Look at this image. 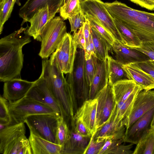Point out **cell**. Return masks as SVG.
<instances>
[{"instance_id":"cell-1","label":"cell","mask_w":154,"mask_h":154,"mask_svg":"<svg viewBox=\"0 0 154 154\" xmlns=\"http://www.w3.org/2000/svg\"><path fill=\"white\" fill-rule=\"evenodd\" d=\"M27 27L20 28L0 40V81L20 78L23 67V47L31 42Z\"/></svg>"},{"instance_id":"cell-2","label":"cell","mask_w":154,"mask_h":154,"mask_svg":"<svg viewBox=\"0 0 154 154\" xmlns=\"http://www.w3.org/2000/svg\"><path fill=\"white\" fill-rule=\"evenodd\" d=\"M104 4L112 18L128 26L142 43L154 42V13L133 9L117 0Z\"/></svg>"},{"instance_id":"cell-3","label":"cell","mask_w":154,"mask_h":154,"mask_svg":"<svg viewBox=\"0 0 154 154\" xmlns=\"http://www.w3.org/2000/svg\"><path fill=\"white\" fill-rule=\"evenodd\" d=\"M41 74L59 107L60 116L67 122V119L73 117L78 108L63 73L51 65L47 58L42 60Z\"/></svg>"},{"instance_id":"cell-4","label":"cell","mask_w":154,"mask_h":154,"mask_svg":"<svg viewBox=\"0 0 154 154\" xmlns=\"http://www.w3.org/2000/svg\"><path fill=\"white\" fill-rule=\"evenodd\" d=\"M24 122L12 124L0 130V153L3 154H32L26 137Z\"/></svg>"},{"instance_id":"cell-5","label":"cell","mask_w":154,"mask_h":154,"mask_svg":"<svg viewBox=\"0 0 154 154\" xmlns=\"http://www.w3.org/2000/svg\"><path fill=\"white\" fill-rule=\"evenodd\" d=\"M78 48L72 71L67 74L66 79L73 98L75 101L78 100L81 106L84 102L89 99L90 86L85 75L84 50Z\"/></svg>"},{"instance_id":"cell-6","label":"cell","mask_w":154,"mask_h":154,"mask_svg":"<svg viewBox=\"0 0 154 154\" xmlns=\"http://www.w3.org/2000/svg\"><path fill=\"white\" fill-rule=\"evenodd\" d=\"M67 33L65 22L60 17H54L46 24L40 33L41 47L38 54L47 59L56 50Z\"/></svg>"},{"instance_id":"cell-7","label":"cell","mask_w":154,"mask_h":154,"mask_svg":"<svg viewBox=\"0 0 154 154\" xmlns=\"http://www.w3.org/2000/svg\"><path fill=\"white\" fill-rule=\"evenodd\" d=\"M60 116L55 114H35L27 117L24 123L30 133L57 144L56 134Z\"/></svg>"},{"instance_id":"cell-8","label":"cell","mask_w":154,"mask_h":154,"mask_svg":"<svg viewBox=\"0 0 154 154\" xmlns=\"http://www.w3.org/2000/svg\"><path fill=\"white\" fill-rule=\"evenodd\" d=\"M80 5L85 16L94 18L112 36L115 40L123 44L113 19L106 9L104 3L101 0H88Z\"/></svg>"},{"instance_id":"cell-9","label":"cell","mask_w":154,"mask_h":154,"mask_svg":"<svg viewBox=\"0 0 154 154\" xmlns=\"http://www.w3.org/2000/svg\"><path fill=\"white\" fill-rule=\"evenodd\" d=\"M8 108L11 125L24 122L27 117L35 114H55L59 116L49 106L26 96L15 102L9 103Z\"/></svg>"},{"instance_id":"cell-10","label":"cell","mask_w":154,"mask_h":154,"mask_svg":"<svg viewBox=\"0 0 154 154\" xmlns=\"http://www.w3.org/2000/svg\"><path fill=\"white\" fill-rule=\"evenodd\" d=\"M77 47L72 35L67 33L56 50L51 55L50 62L63 74L73 70Z\"/></svg>"},{"instance_id":"cell-11","label":"cell","mask_w":154,"mask_h":154,"mask_svg":"<svg viewBox=\"0 0 154 154\" xmlns=\"http://www.w3.org/2000/svg\"><path fill=\"white\" fill-rule=\"evenodd\" d=\"M96 124L97 129L109 119L117 105L112 85L109 83L97 95Z\"/></svg>"},{"instance_id":"cell-12","label":"cell","mask_w":154,"mask_h":154,"mask_svg":"<svg viewBox=\"0 0 154 154\" xmlns=\"http://www.w3.org/2000/svg\"><path fill=\"white\" fill-rule=\"evenodd\" d=\"M154 107V90H141L136 97L130 114L122 121V124L128 128Z\"/></svg>"},{"instance_id":"cell-13","label":"cell","mask_w":154,"mask_h":154,"mask_svg":"<svg viewBox=\"0 0 154 154\" xmlns=\"http://www.w3.org/2000/svg\"><path fill=\"white\" fill-rule=\"evenodd\" d=\"M26 97L34 100L52 108L59 116L60 112L43 75L41 74L26 94Z\"/></svg>"},{"instance_id":"cell-14","label":"cell","mask_w":154,"mask_h":154,"mask_svg":"<svg viewBox=\"0 0 154 154\" xmlns=\"http://www.w3.org/2000/svg\"><path fill=\"white\" fill-rule=\"evenodd\" d=\"M154 115V107L126 129L124 142L137 144L151 129V124Z\"/></svg>"},{"instance_id":"cell-15","label":"cell","mask_w":154,"mask_h":154,"mask_svg":"<svg viewBox=\"0 0 154 154\" xmlns=\"http://www.w3.org/2000/svg\"><path fill=\"white\" fill-rule=\"evenodd\" d=\"M64 0H27L20 8L19 16L23 19L21 26L28 22L39 8L48 4L51 12L55 14L59 12Z\"/></svg>"},{"instance_id":"cell-16","label":"cell","mask_w":154,"mask_h":154,"mask_svg":"<svg viewBox=\"0 0 154 154\" xmlns=\"http://www.w3.org/2000/svg\"><path fill=\"white\" fill-rule=\"evenodd\" d=\"M34 81L16 78L4 82L2 97L9 103L17 101L26 96Z\"/></svg>"},{"instance_id":"cell-17","label":"cell","mask_w":154,"mask_h":154,"mask_svg":"<svg viewBox=\"0 0 154 154\" xmlns=\"http://www.w3.org/2000/svg\"><path fill=\"white\" fill-rule=\"evenodd\" d=\"M95 74L90 86L89 99H95L98 94L108 83L109 72L107 58L101 61L92 55Z\"/></svg>"},{"instance_id":"cell-18","label":"cell","mask_w":154,"mask_h":154,"mask_svg":"<svg viewBox=\"0 0 154 154\" xmlns=\"http://www.w3.org/2000/svg\"><path fill=\"white\" fill-rule=\"evenodd\" d=\"M112 48L116 60L122 65L131 63H139L151 60L145 54L133 48H129L122 43L115 40Z\"/></svg>"},{"instance_id":"cell-19","label":"cell","mask_w":154,"mask_h":154,"mask_svg":"<svg viewBox=\"0 0 154 154\" xmlns=\"http://www.w3.org/2000/svg\"><path fill=\"white\" fill-rule=\"evenodd\" d=\"M55 15L50 12L48 4L38 9L28 21L30 25L26 30L28 35L41 42L40 35L42 30Z\"/></svg>"},{"instance_id":"cell-20","label":"cell","mask_w":154,"mask_h":154,"mask_svg":"<svg viewBox=\"0 0 154 154\" xmlns=\"http://www.w3.org/2000/svg\"><path fill=\"white\" fill-rule=\"evenodd\" d=\"M97 104L96 98L88 99L85 101L78 109L73 117L81 120L89 130L92 136L97 130Z\"/></svg>"},{"instance_id":"cell-21","label":"cell","mask_w":154,"mask_h":154,"mask_svg":"<svg viewBox=\"0 0 154 154\" xmlns=\"http://www.w3.org/2000/svg\"><path fill=\"white\" fill-rule=\"evenodd\" d=\"M128 79L133 80L143 90L154 89V79L143 70L137 63H131L122 65Z\"/></svg>"},{"instance_id":"cell-22","label":"cell","mask_w":154,"mask_h":154,"mask_svg":"<svg viewBox=\"0 0 154 154\" xmlns=\"http://www.w3.org/2000/svg\"><path fill=\"white\" fill-rule=\"evenodd\" d=\"M116 107L108 119L97 129L92 137L96 139L98 138L106 139L110 137H116L121 136L125 132L126 130L125 126L122 124L121 122H119L115 120L116 112Z\"/></svg>"},{"instance_id":"cell-23","label":"cell","mask_w":154,"mask_h":154,"mask_svg":"<svg viewBox=\"0 0 154 154\" xmlns=\"http://www.w3.org/2000/svg\"><path fill=\"white\" fill-rule=\"evenodd\" d=\"M91 137L82 136L71 127L69 138L63 147L61 154H84Z\"/></svg>"},{"instance_id":"cell-24","label":"cell","mask_w":154,"mask_h":154,"mask_svg":"<svg viewBox=\"0 0 154 154\" xmlns=\"http://www.w3.org/2000/svg\"><path fill=\"white\" fill-rule=\"evenodd\" d=\"M33 154H61L62 147L30 133L29 138Z\"/></svg>"},{"instance_id":"cell-25","label":"cell","mask_w":154,"mask_h":154,"mask_svg":"<svg viewBox=\"0 0 154 154\" xmlns=\"http://www.w3.org/2000/svg\"><path fill=\"white\" fill-rule=\"evenodd\" d=\"M137 85L133 80L128 79L119 80L113 84L112 88L117 103V111L134 91Z\"/></svg>"},{"instance_id":"cell-26","label":"cell","mask_w":154,"mask_h":154,"mask_svg":"<svg viewBox=\"0 0 154 154\" xmlns=\"http://www.w3.org/2000/svg\"><path fill=\"white\" fill-rule=\"evenodd\" d=\"M113 20L123 44L131 48L141 47L142 42L128 26L116 19H113Z\"/></svg>"},{"instance_id":"cell-27","label":"cell","mask_w":154,"mask_h":154,"mask_svg":"<svg viewBox=\"0 0 154 154\" xmlns=\"http://www.w3.org/2000/svg\"><path fill=\"white\" fill-rule=\"evenodd\" d=\"M90 33L96 51L97 58L103 61L107 58L111 45L93 28L91 26Z\"/></svg>"},{"instance_id":"cell-28","label":"cell","mask_w":154,"mask_h":154,"mask_svg":"<svg viewBox=\"0 0 154 154\" xmlns=\"http://www.w3.org/2000/svg\"><path fill=\"white\" fill-rule=\"evenodd\" d=\"M109 72V83L112 85L116 82L128 79L122 67V65L109 55L107 57Z\"/></svg>"},{"instance_id":"cell-29","label":"cell","mask_w":154,"mask_h":154,"mask_svg":"<svg viewBox=\"0 0 154 154\" xmlns=\"http://www.w3.org/2000/svg\"><path fill=\"white\" fill-rule=\"evenodd\" d=\"M142 88L137 85L134 91L125 100L117 110L115 117V120L119 122L128 117L130 114L136 97Z\"/></svg>"},{"instance_id":"cell-30","label":"cell","mask_w":154,"mask_h":154,"mask_svg":"<svg viewBox=\"0 0 154 154\" xmlns=\"http://www.w3.org/2000/svg\"><path fill=\"white\" fill-rule=\"evenodd\" d=\"M133 154H154V130L150 129L136 144Z\"/></svg>"},{"instance_id":"cell-31","label":"cell","mask_w":154,"mask_h":154,"mask_svg":"<svg viewBox=\"0 0 154 154\" xmlns=\"http://www.w3.org/2000/svg\"><path fill=\"white\" fill-rule=\"evenodd\" d=\"M81 11L79 0H69L60 7L59 12L60 17L66 20Z\"/></svg>"},{"instance_id":"cell-32","label":"cell","mask_w":154,"mask_h":154,"mask_svg":"<svg viewBox=\"0 0 154 154\" xmlns=\"http://www.w3.org/2000/svg\"><path fill=\"white\" fill-rule=\"evenodd\" d=\"M70 137V129L67 122L60 116L58 118L56 134L57 144L63 147Z\"/></svg>"},{"instance_id":"cell-33","label":"cell","mask_w":154,"mask_h":154,"mask_svg":"<svg viewBox=\"0 0 154 154\" xmlns=\"http://www.w3.org/2000/svg\"><path fill=\"white\" fill-rule=\"evenodd\" d=\"M19 5V0H5L0 5V34L3 31V26L10 17L15 3Z\"/></svg>"},{"instance_id":"cell-34","label":"cell","mask_w":154,"mask_h":154,"mask_svg":"<svg viewBox=\"0 0 154 154\" xmlns=\"http://www.w3.org/2000/svg\"><path fill=\"white\" fill-rule=\"evenodd\" d=\"M8 101L2 96L0 97V130L11 125L12 120L8 108Z\"/></svg>"},{"instance_id":"cell-35","label":"cell","mask_w":154,"mask_h":154,"mask_svg":"<svg viewBox=\"0 0 154 154\" xmlns=\"http://www.w3.org/2000/svg\"><path fill=\"white\" fill-rule=\"evenodd\" d=\"M85 17L88 19L91 26L93 28L112 46L115 40L112 36L94 18L89 16Z\"/></svg>"},{"instance_id":"cell-36","label":"cell","mask_w":154,"mask_h":154,"mask_svg":"<svg viewBox=\"0 0 154 154\" xmlns=\"http://www.w3.org/2000/svg\"><path fill=\"white\" fill-rule=\"evenodd\" d=\"M106 139L98 138L94 139L92 137L84 154H99Z\"/></svg>"},{"instance_id":"cell-37","label":"cell","mask_w":154,"mask_h":154,"mask_svg":"<svg viewBox=\"0 0 154 154\" xmlns=\"http://www.w3.org/2000/svg\"><path fill=\"white\" fill-rule=\"evenodd\" d=\"M86 19L82 11L69 18L68 19L70 25L71 32L73 33L77 32L83 26Z\"/></svg>"},{"instance_id":"cell-38","label":"cell","mask_w":154,"mask_h":154,"mask_svg":"<svg viewBox=\"0 0 154 154\" xmlns=\"http://www.w3.org/2000/svg\"><path fill=\"white\" fill-rule=\"evenodd\" d=\"M71 126L75 130L82 136L92 137V135L84 123L80 119H71Z\"/></svg>"},{"instance_id":"cell-39","label":"cell","mask_w":154,"mask_h":154,"mask_svg":"<svg viewBox=\"0 0 154 154\" xmlns=\"http://www.w3.org/2000/svg\"><path fill=\"white\" fill-rule=\"evenodd\" d=\"M85 69L87 82L90 86L95 74V66L92 56L89 59L85 60Z\"/></svg>"},{"instance_id":"cell-40","label":"cell","mask_w":154,"mask_h":154,"mask_svg":"<svg viewBox=\"0 0 154 154\" xmlns=\"http://www.w3.org/2000/svg\"><path fill=\"white\" fill-rule=\"evenodd\" d=\"M140 51L154 61V42H147L142 43L140 47L132 48Z\"/></svg>"},{"instance_id":"cell-41","label":"cell","mask_w":154,"mask_h":154,"mask_svg":"<svg viewBox=\"0 0 154 154\" xmlns=\"http://www.w3.org/2000/svg\"><path fill=\"white\" fill-rule=\"evenodd\" d=\"M73 39L77 48H80L85 50V42L84 38L83 26L78 31L72 35Z\"/></svg>"},{"instance_id":"cell-42","label":"cell","mask_w":154,"mask_h":154,"mask_svg":"<svg viewBox=\"0 0 154 154\" xmlns=\"http://www.w3.org/2000/svg\"><path fill=\"white\" fill-rule=\"evenodd\" d=\"M132 143L128 145H125L121 144L118 145L109 151L106 154H133V152L131 150L133 146Z\"/></svg>"},{"instance_id":"cell-43","label":"cell","mask_w":154,"mask_h":154,"mask_svg":"<svg viewBox=\"0 0 154 154\" xmlns=\"http://www.w3.org/2000/svg\"><path fill=\"white\" fill-rule=\"evenodd\" d=\"M138 63L142 69L150 75L154 79V61L150 60Z\"/></svg>"},{"instance_id":"cell-44","label":"cell","mask_w":154,"mask_h":154,"mask_svg":"<svg viewBox=\"0 0 154 154\" xmlns=\"http://www.w3.org/2000/svg\"><path fill=\"white\" fill-rule=\"evenodd\" d=\"M130 1L142 8L150 11H154L153 0H130Z\"/></svg>"},{"instance_id":"cell-45","label":"cell","mask_w":154,"mask_h":154,"mask_svg":"<svg viewBox=\"0 0 154 154\" xmlns=\"http://www.w3.org/2000/svg\"><path fill=\"white\" fill-rule=\"evenodd\" d=\"M83 27L84 35L85 42V48L89 45V38L90 34L91 26L89 21L88 18H86V21L83 25Z\"/></svg>"},{"instance_id":"cell-46","label":"cell","mask_w":154,"mask_h":154,"mask_svg":"<svg viewBox=\"0 0 154 154\" xmlns=\"http://www.w3.org/2000/svg\"><path fill=\"white\" fill-rule=\"evenodd\" d=\"M150 128L154 130V115L151 122Z\"/></svg>"},{"instance_id":"cell-47","label":"cell","mask_w":154,"mask_h":154,"mask_svg":"<svg viewBox=\"0 0 154 154\" xmlns=\"http://www.w3.org/2000/svg\"><path fill=\"white\" fill-rule=\"evenodd\" d=\"M88 0H79V2L80 3H82L83 2H84Z\"/></svg>"},{"instance_id":"cell-48","label":"cell","mask_w":154,"mask_h":154,"mask_svg":"<svg viewBox=\"0 0 154 154\" xmlns=\"http://www.w3.org/2000/svg\"><path fill=\"white\" fill-rule=\"evenodd\" d=\"M69 0H64L63 5L66 4Z\"/></svg>"},{"instance_id":"cell-49","label":"cell","mask_w":154,"mask_h":154,"mask_svg":"<svg viewBox=\"0 0 154 154\" xmlns=\"http://www.w3.org/2000/svg\"><path fill=\"white\" fill-rule=\"evenodd\" d=\"M4 0H0V5L3 3Z\"/></svg>"},{"instance_id":"cell-50","label":"cell","mask_w":154,"mask_h":154,"mask_svg":"<svg viewBox=\"0 0 154 154\" xmlns=\"http://www.w3.org/2000/svg\"><path fill=\"white\" fill-rule=\"evenodd\" d=\"M153 1H154V0H153Z\"/></svg>"}]
</instances>
